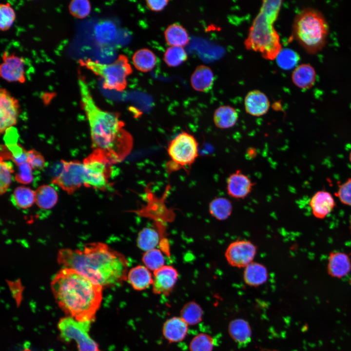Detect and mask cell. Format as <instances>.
Segmentation results:
<instances>
[{
    "instance_id": "83f0119b",
    "label": "cell",
    "mask_w": 351,
    "mask_h": 351,
    "mask_svg": "<svg viewBox=\"0 0 351 351\" xmlns=\"http://www.w3.org/2000/svg\"><path fill=\"white\" fill-rule=\"evenodd\" d=\"M132 61L134 66L138 71L147 72L155 67L156 63V58L151 50L142 48L134 54Z\"/></svg>"
},
{
    "instance_id": "7402d4cb",
    "label": "cell",
    "mask_w": 351,
    "mask_h": 351,
    "mask_svg": "<svg viewBox=\"0 0 351 351\" xmlns=\"http://www.w3.org/2000/svg\"><path fill=\"white\" fill-rule=\"evenodd\" d=\"M214 80L212 69L208 66L201 65L197 66L191 78L192 87L199 92H207L210 90Z\"/></svg>"
},
{
    "instance_id": "7c38bea8",
    "label": "cell",
    "mask_w": 351,
    "mask_h": 351,
    "mask_svg": "<svg viewBox=\"0 0 351 351\" xmlns=\"http://www.w3.org/2000/svg\"><path fill=\"white\" fill-rule=\"evenodd\" d=\"M19 111L18 100L5 89L0 91V131L1 133L17 123Z\"/></svg>"
},
{
    "instance_id": "f35d334b",
    "label": "cell",
    "mask_w": 351,
    "mask_h": 351,
    "mask_svg": "<svg viewBox=\"0 0 351 351\" xmlns=\"http://www.w3.org/2000/svg\"><path fill=\"white\" fill-rule=\"evenodd\" d=\"M16 18L14 10L9 3H1L0 6V28L1 31L9 29Z\"/></svg>"
},
{
    "instance_id": "52a82bcc",
    "label": "cell",
    "mask_w": 351,
    "mask_h": 351,
    "mask_svg": "<svg viewBox=\"0 0 351 351\" xmlns=\"http://www.w3.org/2000/svg\"><path fill=\"white\" fill-rule=\"evenodd\" d=\"M167 152L170 161L167 169L171 173L191 166L198 156V144L193 135L182 132L169 142Z\"/></svg>"
},
{
    "instance_id": "f6af8a7d",
    "label": "cell",
    "mask_w": 351,
    "mask_h": 351,
    "mask_svg": "<svg viewBox=\"0 0 351 351\" xmlns=\"http://www.w3.org/2000/svg\"><path fill=\"white\" fill-rule=\"evenodd\" d=\"M349 228H350V230L351 234V216L350 219V227H349Z\"/></svg>"
},
{
    "instance_id": "4fadbf2b",
    "label": "cell",
    "mask_w": 351,
    "mask_h": 351,
    "mask_svg": "<svg viewBox=\"0 0 351 351\" xmlns=\"http://www.w3.org/2000/svg\"><path fill=\"white\" fill-rule=\"evenodd\" d=\"M255 182L240 170L231 174L226 180V190L228 195L236 199H243L253 190Z\"/></svg>"
},
{
    "instance_id": "836d02e7",
    "label": "cell",
    "mask_w": 351,
    "mask_h": 351,
    "mask_svg": "<svg viewBox=\"0 0 351 351\" xmlns=\"http://www.w3.org/2000/svg\"><path fill=\"white\" fill-rule=\"evenodd\" d=\"M187 59V54L182 47L171 46L164 54L163 60L169 67H176Z\"/></svg>"
},
{
    "instance_id": "d4e9b609",
    "label": "cell",
    "mask_w": 351,
    "mask_h": 351,
    "mask_svg": "<svg viewBox=\"0 0 351 351\" xmlns=\"http://www.w3.org/2000/svg\"><path fill=\"white\" fill-rule=\"evenodd\" d=\"M315 70L309 64H302L296 67L292 76L293 83L302 89L311 88L315 82Z\"/></svg>"
},
{
    "instance_id": "8992f818",
    "label": "cell",
    "mask_w": 351,
    "mask_h": 351,
    "mask_svg": "<svg viewBox=\"0 0 351 351\" xmlns=\"http://www.w3.org/2000/svg\"><path fill=\"white\" fill-rule=\"evenodd\" d=\"M81 66L85 67L103 79V88L122 92L127 87V77L132 74V68L127 57L120 55L112 63L102 64L90 59H80Z\"/></svg>"
},
{
    "instance_id": "1f68e13d",
    "label": "cell",
    "mask_w": 351,
    "mask_h": 351,
    "mask_svg": "<svg viewBox=\"0 0 351 351\" xmlns=\"http://www.w3.org/2000/svg\"><path fill=\"white\" fill-rule=\"evenodd\" d=\"M157 232L151 228H145L139 233L137 240V247L145 252L156 248L159 242Z\"/></svg>"
},
{
    "instance_id": "74e56055",
    "label": "cell",
    "mask_w": 351,
    "mask_h": 351,
    "mask_svg": "<svg viewBox=\"0 0 351 351\" xmlns=\"http://www.w3.org/2000/svg\"><path fill=\"white\" fill-rule=\"evenodd\" d=\"M214 341L210 335L200 333L195 336L190 345V351H212Z\"/></svg>"
},
{
    "instance_id": "277c9868",
    "label": "cell",
    "mask_w": 351,
    "mask_h": 351,
    "mask_svg": "<svg viewBox=\"0 0 351 351\" xmlns=\"http://www.w3.org/2000/svg\"><path fill=\"white\" fill-rule=\"evenodd\" d=\"M282 5L280 0H265L244 41L247 49L259 52L263 58L275 59L282 50L279 36L273 24Z\"/></svg>"
},
{
    "instance_id": "e0dca14e",
    "label": "cell",
    "mask_w": 351,
    "mask_h": 351,
    "mask_svg": "<svg viewBox=\"0 0 351 351\" xmlns=\"http://www.w3.org/2000/svg\"><path fill=\"white\" fill-rule=\"evenodd\" d=\"M309 205L316 218L323 219L332 211L335 203L331 193L325 190H320L312 196Z\"/></svg>"
},
{
    "instance_id": "bcb514c9",
    "label": "cell",
    "mask_w": 351,
    "mask_h": 351,
    "mask_svg": "<svg viewBox=\"0 0 351 351\" xmlns=\"http://www.w3.org/2000/svg\"><path fill=\"white\" fill-rule=\"evenodd\" d=\"M349 160H350V163H351V152H350V154H349Z\"/></svg>"
},
{
    "instance_id": "d6986e66",
    "label": "cell",
    "mask_w": 351,
    "mask_h": 351,
    "mask_svg": "<svg viewBox=\"0 0 351 351\" xmlns=\"http://www.w3.org/2000/svg\"><path fill=\"white\" fill-rule=\"evenodd\" d=\"M188 325L181 317H173L164 323L162 332L170 343L178 342L184 339L188 332Z\"/></svg>"
},
{
    "instance_id": "d590c367",
    "label": "cell",
    "mask_w": 351,
    "mask_h": 351,
    "mask_svg": "<svg viewBox=\"0 0 351 351\" xmlns=\"http://www.w3.org/2000/svg\"><path fill=\"white\" fill-rule=\"evenodd\" d=\"M145 266L153 272L164 266V257L161 252L157 249H154L145 252L142 257Z\"/></svg>"
},
{
    "instance_id": "ac0fdd59",
    "label": "cell",
    "mask_w": 351,
    "mask_h": 351,
    "mask_svg": "<svg viewBox=\"0 0 351 351\" xmlns=\"http://www.w3.org/2000/svg\"><path fill=\"white\" fill-rule=\"evenodd\" d=\"M328 274L332 277L340 278L351 271V260L348 254L340 252H332L328 257Z\"/></svg>"
},
{
    "instance_id": "ffe728a7",
    "label": "cell",
    "mask_w": 351,
    "mask_h": 351,
    "mask_svg": "<svg viewBox=\"0 0 351 351\" xmlns=\"http://www.w3.org/2000/svg\"><path fill=\"white\" fill-rule=\"evenodd\" d=\"M126 281L134 290L142 291L153 284V275L146 267L138 265L129 270Z\"/></svg>"
},
{
    "instance_id": "f1b7e54d",
    "label": "cell",
    "mask_w": 351,
    "mask_h": 351,
    "mask_svg": "<svg viewBox=\"0 0 351 351\" xmlns=\"http://www.w3.org/2000/svg\"><path fill=\"white\" fill-rule=\"evenodd\" d=\"M35 195L36 203L39 207L43 209H49L53 207L58 199L55 189L48 185L39 187L35 191Z\"/></svg>"
},
{
    "instance_id": "8d00e7d4",
    "label": "cell",
    "mask_w": 351,
    "mask_h": 351,
    "mask_svg": "<svg viewBox=\"0 0 351 351\" xmlns=\"http://www.w3.org/2000/svg\"><path fill=\"white\" fill-rule=\"evenodd\" d=\"M14 169L10 161L0 159V193L4 194L9 188L12 181Z\"/></svg>"
},
{
    "instance_id": "8fae6325",
    "label": "cell",
    "mask_w": 351,
    "mask_h": 351,
    "mask_svg": "<svg viewBox=\"0 0 351 351\" xmlns=\"http://www.w3.org/2000/svg\"><path fill=\"white\" fill-rule=\"evenodd\" d=\"M256 252V246L251 241L246 239L237 240L228 246L225 256L231 266L245 268L253 262Z\"/></svg>"
},
{
    "instance_id": "4316f807",
    "label": "cell",
    "mask_w": 351,
    "mask_h": 351,
    "mask_svg": "<svg viewBox=\"0 0 351 351\" xmlns=\"http://www.w3.org/2000/svg\"><path fill=\"white\" fill-rule=\"evenodd\" d=\"M164 37L167 43L171 46L183 47L189 41L186 30L177 23H173L167 27L164 31Z\"/></svg>"
},
{
    "instance_id": "e575fe53",
    "label": "cell",
    "mask_w": 351,
    "mask_h": 351,
    "mask_svg": "<svg viewBox=\"0 0 351 351\" xmlns=\"http://www.w3.org/2000/svg\"><path fill=\"white\" fill-rule=\"evenodd\" d=\"M278 66L285 70L294 67L299 60V56L294 51L288 49H282L276 58Z\"/></svg>"
},
{
    "instance_id": "5b68a950",
    "label": "cell",
    "mask_w": 351,
    "mask_h": 351,
    "mask_svg": "<svg viewBox=\"0 0 351 351\" xmlns=\"http://www.w3.org/2000/svg\"><path fill=\"white\" fill-rule=\"evenodd\" d=\"M328 32L326 19L314 9H304L296 15L293 22L294 38L309 53H315L323 47Z\"/></svg>"
},
{
    "instance_id": "4dcf8cb0",
    "label": "cell",
    "mask_w": 351,
    "mask_h": 351,
    "mask_svg": "<svg viewBox=\"0 0 351 351\" xmlns=\"http://www.w3.org/2000/svg\"><path fill=\"white\" fill-rule=\"evenodd\" d=\"M35 200V192L25 186L18 187L12 195L13 203L21 209H27L31 207Z\"/></svg>"
},
{
    "instance_id": "ee69618b",
    "label": "cell",
    "mask_w": 351,
    "mask_h": 351,
    "mask_svg": "<svg viewBox=\"0 0 351 351\" xmlns=\"http://www.w3.org/2000/svg\"><path fill=\"white\" fill-rule=\"evenodd\" d=\"M169 1L162 0H146V5L151 10L155 12H159L162 10L168 4Z\"/></svg>"
},
{
    "instance_id": "30bf717a",
    "label": "cell",
    "mask_w": 351,
    "mask_h": 351,
    "mask_svg": "<svg viewBox=\"0 0 351 351\" xmlns=\"http://www.w3.org/2000/svg\"><path fill=\"white\" fill-rule=\"evenodd\" d=\"M62 167L52 182L58 185L68 194H72L85 185V175L83 162L77 160L61 161Z\"/></svg>"
},
{
    "instance_id": "7dc6e473",
    "label": "cell",
    "mask_w": 351,
    "mask_h": 351,
    "mask_svg": "<svg viewBox=\"0 0 351 351\" xmlns=\"http://www.w3.org/2000/svg\"><path fill=\"white\" fill-rule=\"evenodd\" d=\"M32 351L30 350L29 349H24V351Z\"/></svg>"
},
{
    "instance_id": "3957f363",
    "label": "cell",
    "mask_w": 351,
    "mask_h": 351,
    "mask_svg": "<svg viewBox=\"0 0 351 351\" xmlns=\"http://www.w3.org/2000/svg\"><path fill=\"white\" fill-rule=\"evenodd\" d=\"M51 290L59 307L68 316L92 321L100 307L103 287L77 271L62 268L52 278Z\"/></svg>"
},
{
    "instance_id": "9c48e42d",
    "label": "cell",
    "mask_w": 351,
    "mask_h": 351,
    "mask_svg": "<svg viewBox=\"0 0 351 351\" xmlns=\"http://www.w3.org/2000/svg\"><path fill=\"white\" fill-rule=\"evenodd\" d=\"M91 323V321H79L70 316L63 317L58 325L60 337L67 342L74 340L78 351H101L89 334Z\"/></svg>"
},
{
    "instance_id": "7a4b0ae2",
    "label": "cell",
    "mask_w": 351,
    "mask_h": 351,
    "mask_svg": "<svg viewBox=\"0 0 351 351\" xmlns=\"http://www.w3.org/2000/svg\"><path fill=\"white\" fill-rule=\"evenodd\" d=\"M78 83L82 107L90 126L92 147L104 151L114 164L120 162L132 149V136L117 114L103 111L96 104L83 78L79 77Z\"/></svg>"
},
{
    "instance_id": "d6a6232c",
    "label": "cell",
    "mask_w": 351,
    "mask_h": 351,
    "mask_svg": "<svg viewBox=\"0 0 351 351\" xmlns=\"http://www.w3.org/2000/svg\"><path fill=\"white\" fill-rule=\"evenodd\" d=\"M203 315L201 307L196 302H190L185 304L181 311V317L188 325H195L199 323Z\"/></svg>"
},
{
    "instance_id": "9a60e30c",
    "label": "cell",
    "mask_w": 351,
    "mask_h": 351,
    "mask_svg": "<svg viewBox=\"0 0 351 351\" xmlns=\"http://www.w3.org/2000/svg\"><path fill=\"white\" fill-rule=\"evenodd\" d=\"M3 62L0 66V76L8 82L25 81L24 60L23 58L15 55L4 53Z\"/></svg>"
},
{
    "instance_id": "cb8c5ba5",
    "label": "cell",
    "mask_w": 351,
    "mask_h": 351,
    "mask_svg": "<svg viewBox=\"0 0 351 351\" xmlns=\"http://www.w3.org/2000/svg\"><path fill=\"white\" fill-rule=\"evenodd\" d=\"M268 276L267 269L261 263L252 262L244 268L243 279L250 286L257 287L264 284Z\"/></svg>"
},
{
    "instance_id": "484cf974",
    "label": "cell",
    "mask_w": 351,
    "mask_h": 351,
    "mask_svg": "<svg viewBox=\"0 0 351 351\" xmlns=\"http://www.w3.org/2000/svg\"><path fill=\"white\" fill-rule=\"evenodd\" d=\"M231 337L239 345L245 346L251 340L252 331L249 323L244 319L231 321L228 327Z\"/></svg>"
},
{
    "instance_id": "2e32d148",
    "label": "cell",
    "mask_w": 351,
    "mask_h": 351,
    "mask_svg": "<svg viewBox=\"0 0 351 351\" xmlns=\"http://www.w3.org/2000/svg\"><path fill=\"white\" fill-rule=\"evenodd\" d=\"M244 104L246 112L256 117L265 115L270 107L267 96L258 90L249 92L245 97Z\"/></svg>"
},
{
    "instance_id": "ab89813d",
    "label": "cell",
    "mask_w": 351,
    "mask_h": 351,
    "mask_svg": "<svg viewBox=\"0 0 351 351\" xmlns=\"http://www.w3.org/2000/svg\"><path fill=\"white\" fill-rule=\"evenodd\" d=\"M69 9L73 16L78 19H83L89 14L91 5L89 1L87 0H75L70 2Z\"/></svg>"
},
{
    "instance_id": "ba28073f",
    "label": "cell",
    "mask_w": 351,
    "mask_h": 351,
    "mask_svg": "<svg viewBox=\"0 0 351 351\" xmlns=\"http://www.w3.org/2000/svg\"><path fill=\"white\" fill-rule=\"evenodd\" d=\"M86 174L85 186L104 190L109 186L108 179L114 164L105 152L99 149L93 152L83 161Z\"/></svg>"
},
{
    "instance_id": "603a6c76",
    "label": "cell",
    "mask_w": 351,
    "mask_h": 351,
    "mask_svg": "<svg viewBox=\"0 0 351 351\" xmlns=\"http://www.w3.org/2000/svg\"><path fill=\"white\" fill-rule=\"evenodd\" d=\"M238 118V113L234 108L225 105L219 106L214 111L213 121L216 128L224 130L234 127Z\"/></svg>"
},
{
    "instance_id": "6da1fadb",
    "label": "cell",
    "mask_w": 351,
    "mask_h": 351,
    "mask_svg": "<svg viewBox=\"0 0 351 351\" xmlns=\"http://www.w3.org/2000/svg\"><path fill=\"white\" fill-rule=\"evenodd\" d=\"M57 261L62 268L73 269L103 288L126 281L129 271L125 255L100 242L87 243L81 249H61Z\"/></svg>"
},
{
    "instance_id": "7bdbcfd3",
    "label": "cell",
    "mask_w": 351,
    "mask_h": 351,
    "mask_svg": "<svg viewBox=\"0 0 351 351\" xmlns=\"http://www.w3.org/2000/svg\"><path fill=\"white\" fill-rule=\"evenodd\" d=\"M27 162L32 169L41 170L45 165L43 156L38 151L32 149L27 151Z\"/></svg>"
},
{
    "instance_id": "60d3db41",
    "label": "cell",
    "mask_w": 351,
    "mask_h": 351,
    "mask_svg": "<svg viewBox=\"0 0 351 351\" xmlns=\"http://www.w3.org/2000/svg\"><path fill=\"white\" fill-rule=\"evenodd\" d=\"M338 189L334 193L340 202L346 205L351 206V177L341 183H337Z\"/></svg>"
},
{
    "instance_id": "f546056e",
    "label": "cell",
    "mask_w": 351,
    "mask_h": 351,
    "mask_svg": "<svg viewBox=\"0 0 351 351\" xmlns=\"http://www.w3.org/2000/svg\"><path fill=\"white\" fill-rule=\"evenodd\" d=\"M209 212L212 216L219 220L229 217L233 211L231 201L224 197H216L210 202Z\"/></svg>"
},
{
    "instance_id": "5bb4252c",
    "label": "cell",
    "mask_w": 351,
    "mask_h": 351,
    "mask_svg": "<svg viewBox=\"0 0 351 351\" xmlns=\"http://www.w3.org/2000/svg\"><path fill=\"white\" fill-rule=\"evenodd\" d=\"M178 273L173 266L164 265L153 272V292L157 294L168 295L173 290Z\"/></svg>"
},
{
    "instance_id": "44dd1931",
    "label": "cell",
    "mask_w": 351,
    "mask_h": 351,
    "mask_svg": "<svg viewBox=\"0 0 351 351\" xmlns=\"http://www.w3.org/2000/svg\"><path fill=\"white\" fill-rule=\"evenodd\" d=\"M18 133L12 127L5 132L4 139L6 147L10 152V158L17 165L27 162V151L17 143Z\"/></svg>"
},
{
    "instance_id": "b9f144b4",
    "label": "cell",
    "mask_w": 351,
    "mask_h": 351,
    "mask_svg": "<svg viewBox=\"0 0 351 351\" xmlns=\"http://www.w3.org/2000/svg\"><path fill=\"white\" fill-rule=\"evenodd\" d=\"M18 172L15 176V179L20 183L27 184L30 183L33 179L32 168L27 162L18 166Z\"/></svg>"
}]
</instances>
